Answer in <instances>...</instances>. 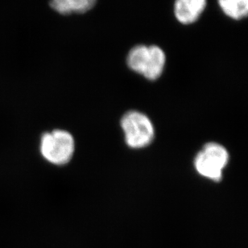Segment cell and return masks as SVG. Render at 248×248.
<instances>
[{
	"mask_svg": "<svg viewBox=\"0 0 248 248\" xmlns=\"http://www.w3.org/2000/svg\"><path fill=\"white\" fill-rule=\"evenodd\" d=\"M126 63L132 71L148 80L155 81L162 75L166 64V55L159 46L140 45L130 50Z\"/></svg>",
	"mask_w": 248,
	"mask_h": 248,
	"instance_id": "cell-2",
	"label": "cell"
},
{
	"mask_svg": "<svg viewBox=\"0 0 248 248\" xmlns=\"http://www.w3.org/2000/svg\"><path fill=\"white\" fill-rule=\"evenodd\" d=\"M126 145L140 149L151 144L155 138V128L150 119L136 110L126 112L121 120Z\"/></svg>",
	"mask_w": 248,
	"mask_h": 248,
	"instance_id": "cell-3",
	"label": "cell"
},
{
	"mask_svg": "<svg viewBox=\"0 0 248 248\" xmlns=\"http://www.w3.org/2000/svg\"><path fill=\"white\" fill-rule=\"evenodd\" d=\"M208 0H175V18L183 25L195 24L205 12Z\"/></svg>",
	"mask_w": 248,
	"mask_h": 248,
	"instance_id": "cell-5",
	"label": "cell"
},
{
	"mask_svg": "<svg viewBox=\"0 0 248 248\" xmlns=\"http://www.w3.org/2000/svg\"><path fill=\"white\" fill-rule=\"evenodd\" d=\"M41 153L48 162L65 165L74 155L75 143L71 134L64 130H54L44 134L41 139Z\"/></svg>",
	"mask_w": 248,
	"mask_h": 248,
	"instance_id": "cell-4",
	"label": "cell"
},
{
	"mask_svg": "<svg viewBox=\"0 0 248 248\" xmlns=\"http://www.w3.org/2000/svg\"><path fill=\"white\" fill-rule=\"evenodd\" d=\"M221 12L233 20H242L248 17V0H217Z\"/></svg>",
	"mask_w": 248,
	"mask_h": 248,
	"instance_id": "cell-7",
	"label": "cell"
},
{
	"mask_svg": "<svg viewBox=\"0 0 248 248\" xmlns=\"http://www.w3.org/2000/svg\"><path fill=\"white\" fill-rule=\"evenodd\" d=\"M229 160V152L225 146L216 142H209L196 154L193 166L201 177L218 183L222 182Z\"/></svg>",
	"mask_w": 248,
	"mask_h": 248,
	"instance_id": "cell-1",
	"label": "cell"
},
{
	"mask_svg": "<svg viewBox=\"0 0 248 248\" xmlns=\"http://www.w3.org/2000/svg\"><path fill=\"white\" fill-rule=\"evenodd\" d=\"M97 0H51L50 6L62 15L85 13L93 8Z\"/></svg>",
	"mask_w": 248,
	"mask_h": 248,
	"instance_id": "cell-6",
	"label": "cell"
}]
</instances>
